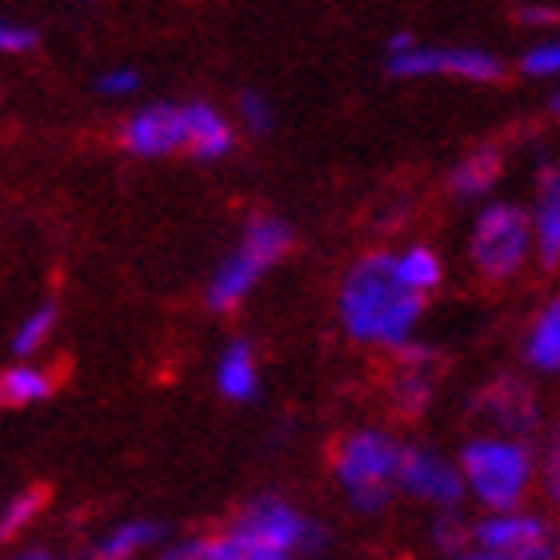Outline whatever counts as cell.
<instances>
[{
  "mask_svg": "<svg viewBox=\"0 0 560 560\" xmlns=\"http://www.w3.org/2000/svg\"><path fill=\"white\" fill-rule=\"evenodd\" d=\"M420 308H424V296L400 284L397 260L388 253L361 257L340 284V320L349 328V337L364 345L400 349L405 340H412Z\"/></svg>",
  "mask_w": 560,
  "mask_h": 560,
  "instance_id": "obj_1",
  "label": "cell"
},
{
  "mask_svg": "<svg viewBox=\"0 0 560 560\" xmlns=\"http://www.w3.org/2000/svg\"><path fill=\"white\" fill-rule=\"evenodd\" d=\"M325 533L277 497H260L236 516L224 537L212 540L217 560H301L320 552Z\"/></svg>",
  "mask_w": 560,
  "mask_h": 560,
  "instance_id": "obj_2",
  "label": "cell"
},
{
  "mask_svg": "<svg viewBox=\"0 0 560 560\" xmlns=\"http://www.w3.org/2000/svg\"><path fill=\"white\" fill-rule=\"evenodd\" d=\"M460 480L465 492L477 497L492 513H513L525 501L537 460L525 441H509V436H472L460 448Z\"/></svg>",
  "mask_w": 560,
  "mask_h": 560,
  "instance_id": "obj_3",
  "label": "cell"
},
{
  "mask_svg": "<svg viewBox=\"0 0 560 560\" xmlns=\"http://www.w3.org/2000/svg\"><path fill=\"white\" fill-rule=\"evenodd\" d=\"M397 460L400 444L388 432L361 429L345 436V444L337 448V480L361 513L385 509L388 497L397 492Z\"/></svg>",
  "mask_w": 560,
  "mask_h": 560,
  "instance_id": "obj_4",
  "label": "cell"
},
{
  "mask_svg": "<svg viewBox=\"0 0 560 560\" xmlns=\"http://www.w3.org/2000/svg\"><path fill=\"white\" fill-rule=\"evenodd\" d=\"M289 245H292V229L284 221H277V217H257V221L248 224L245 236H241V248L224 260L209 284L212 313H229V308H236V304L245 301L248 289L289 253Z\"/></svg>",
  "mask_w": 560,
  "mask_h": 560,
  "instance_id": "obj_5",
  "label": "cell"
},
{
  "mask_svg": "<svg viewBox=\"0 0 560 560\" xmlns=\"http://www.w3.org/2000/svg\"><path fill=\"white\" fill-rule=\"evenodd\" d=\"M528 248H533V221L521 205L504 200V205L480 209L477 224H472V241H468V257L485 277H513L528 260Z\"/></svg>",
  "mask_w": 560,
  "mask_h": 560,
  "instance_id": "obj_6",
  "label": "cell"
},
{
  "mask_svg": "<svg viewBox=\"0 0 560 560\" xmlns=\"http://www.w3.org/2000/svg\"><path fill=\"white\" fill-rule=\"evenodd\" d=\"M472 549L497 560H552L560 537L545 516L513 509V513H492L480 525H472Z\"/></svg>",
  "mask_w": 560,
  "mask_h": 560,
  "instance_id": "obj_7",
  "label": "cell"
},
{
  "mask_svg": "<svg viewBox=\"0 0 560 560\" xmlns=\"http://www.w3.org/2000/svg\"><path fill=\"white\" fill-rule=\"evenodd\" d=\"M397 489L417 497V501L432 504L436 513H456L460 501H465L460 468H456L448 456L436 453V448H424V444H400Z\"/></svg>",
  "mask_w": 560,
  "mask_h": 560,
  "instance_id": "obj_8",
  "label": "cell"
},
{
  "mask_svg": "<svg viewBox=\"0 0 560 560\" xmlns=\"http://www.w3.org/2000/svg\"><path fill=\"white\" fill-rule=\"evenodd\" d=\"M393 77H456V81H497L501 77V60L485 52V48L468 45H412L397 57H388Z\"/></svg>",
  "mask_w": 560,
  "mask_h": 560,
  "instance_id": "obj_9",
  "label": "cell"
},
{
  "mask_svg": "<svg viewBox=\"0 0 560 560\" xmlns=\"http://www.w3.org/2000/svg\"><path fill=\"white\" fill-rule=\"evenodd\" d=\"M472 412L485 424L501 429V436H509V441H525L540 424L537 393L513 373L497 376V381H489V385L480 388L477 397H472Z\"/></svg>",
  "mask_w": 560,
  "mask_h": 560,
  "instance_id": "obj_10",
  "label": "cell"
},
{
  "mask_svg": "<svg viewBox=\"0 0 560 560\" xmlns=\"http://www.w3.org/2000/svg\"><path fill=\"white\" fill-rule=\"evenodd\" d=\"M120 140L137 156H168V152L185 149V108L176 105L140 108L137 117L125 120Z\"/></svg>",
  "mask_w": 560,
  "mask_h": 560,
  "instance_id": "obj_11",
  "label": "cell"
},
{
  "mask_svg": "<svg viewBox=\"0 0 560 560\" xmlns=\"http://www.w3.org/2000/svg\"><path fill=\"white\" fill-rule=\"evenodd\" d=\"M397 381H393V397H397V409L417 417V412L429 409L432 388H436V352L429 345H417V340H405L397 349Z\"/></svg>",
  "mask_w": 560,
  "mask_h": 560,
  "instance_id": "obj_12",
  "label": "cell"
},
{
  "mask_svg": "<svg viewBox=\"0 0 560 560\" xmlns=\"http://www.w3.org/2000/svg\"><path fill=\"white\" fill-rule=\"evenodd\" d=\"M533 221V241L545 265H560V168H545L537 185V212Z\"/></svg>",
  "mask_w": 560,
  "mask_h": 560,
  "instance_id": "obj_13",
  "label": "cell"
},
{
  "mask_svg": "<svg viewBox=\"0 0 560 560\" xmlns=\"http://www.w3.org/2000/svg\"><path fill=\"white\" fill-rule=\"evenodd\" d=\"M501 168H504L501 149H497V144H480V149L465 152V156L453 164L448 188H453V197H460V200H477L501 180Z\"/></svg>",
  "mask_w": 560,
  "mask_h": 560,
  "instance_id": "obj_14",
  "label": "cell"
},
{
  "mask_svg": "<svg viewBox=\"0 0 560 560\" xmlns=\"http://www.w3.org/2000/svg\"><path fill=\"white\" fill-rule=\"evenodd\" d=\"M185 149L197 161H217L233 149V129L212 105H185Z\"/></svg>",
  "mask_w": 560,
  "mask_h": 560,
  "instance_id": "obj_15",
  "label": "cell"
},
{
  "mask_svg": "<svg viewBox=\"0 0 560 560\" xmlns=\"http://www.w3.org/2000/svg\"><path fill=\"white\" fill-rule=\"evenodd\" d=\"M525 361L540 373H560V296L545 304L525 337Z\"/></svg>",
  "mask_w": 560,
  "mask_h": 560,
  "instance_id": "obj_16",
  "label": "cell"
},
{
  "mask_svg": "<svg viewBox=\"0 0 560 560\" xmlns=\"http://www.w3.org/2000/svg\"><path fill=\"white\" fill-rule=\"evenodd\" d=\"M217 388H221L229 400H253L257 397V361H253V349L245 340H236L221 352V364H217Z\"/></svg>",
  "mask_w": 560,
  "mask_h": 560,
  "instance_id": "obj_17",
  "label": "cell"
},
{
  "mask_svg": "<svg viewBox=\"0 0 560 560\" xmlns=\"http://www.w3.org/2000/svg\"><path fill=\"white\" fill-rule=\"evenodd\" d=\"M164 537V525L156 521H129V525H117L101 545H96L93 560H129L140 549H149Z\"/></svg>",
  "mask_w": 560,
  "mask_h": 560,
  "instance_id": "obj_18",
  "label": "cell"
},
{
  "mask_svg": "<svg viewBox=\"0 0 560 560\" xmlns=\"http://www.w3.org/2000/svg\"><path fill=\"white\" fill-rule=\"evenodd\" d=\"M393 260H397V280L409 292H417V296L432 292L444 277L441 257H436L432 248H424V245H412L409 253H400V257H393Z\"/></svg>",
  "mask_w": 560,
  "mask_h": 560,
  "instance_id": "obj_19",
  "label": "cell"
},
{
  "mask_svg": "<svg viewBox=\"0 0 560 560\" xmlns=\"http://www.w3.org/2000/svg\"><path fill=\"white\" fill-rule=\"evenodd\" d=\"M48 393H52V381L40 369H28V364H16V369H9V373L0 376V405H12V409L36 405Z\"/></svg>",
  "mask_w": 560,
  "mask_h": 560,
  "instance_id": "obj_20",
  "label": "cell"
},
{
  "mask_svg": "<svg viewBox=\"0 0 560 560\" xmlns=\"http://www.w3.org/2000/svg\"><path fill=\"white\" fill-rule=\"evenodd\" d=\"M45 501H48V489L36 485V489H24L21 497H12V501L4 504V513H0V549H4L24 525H33L36 513L45 509Z\"/></svg>",
  "mask_w": 560,
  "mask_h": 560,
  "instance_id": "obj_21",
  "label": "cell"
},
{
  "mask_svg": "<svg viewBox=\"0 0 560 560\" xmlns=\"http://www.w3.org/2000/svg\"><path fill=\"white\" fill-rule=\"evenodd\" d=\"M432 540L444 557H465L472 549V525L460 521L456 513H436V525H432Z\"/></svg>",
  "mask_w": 560,
  "mask_h": 560,
  "instance_id": "obj_22",
  "label": "cell"
},
{
  "mask_svg": "<svg viewBox=\"0 0 560 560\" xmlns=\"http://www.w3.org/2000/svg\"><path fill=\"white\" fill-rule=\"evenodd\" d=\"M52 325H57V308H52V304H40V308H36V313L28 316L21 328H16V337H12V352H16V357H28V352H36L48 340Z\"/></svg>",
  "mask_w": 560,
  "mask_h": 560,
  "instance_id": "obj_23",
  "label": "cell"
},
{
  "mask_svg": "<svg viewBox=\"0 0 560 560\" xmlns=\"http://www.w3.org/2000/svg\"><path fill=\"white\" fill-rule=\"evenodd\" d=\"M521 69H525V77H560V36L528 48L521 57Z\"/></svg>",
  "mask_w": 560,
  "mask_h": 560,
  "instance_id": "obj_24",
  "label": "cell"
},
{
  "mask_svg": "<svg viewBox=\"0 0 560 560\" xmlns=\"http://www.w3.org/2000/svg\"><path fill=\"white\" fill-rule=\"evenodd\" d=\"M540 485H545V497L560 513V432H552L545 453H540Z\"/></svg>",
  "mask_w": 560,
  "mask_h": 560,
  "instance_id": "obj_25",
  "label": "cell"
},
{
  "mask_svg": "<svg viewBox=\"0 0 560 560\" xmlns=\"http://www.w3.org/2000/svg\"><path fill=\"white\" fill-rule=\"evenodd\" d=\"M241 120H245L253 132H269L272 129V108L260 93H241Z\"/></svg>",
  "mask_w": 560,
  "mask_h": 560,
  "instance_id": "obj_26",
  "label": "cell"
},
{
  "mask_svg": "<svg viewBox=\"0 0 560 560\" xmlns=\"http://www.w3.org/2000/svg\"><path fill=\"white\" fill-rule=\"evenodd\" d=\"M137 84H140V77L132 69H113L96 81V89L105 96H129V93H137Z\"/></svg>",
  "mask_w": 560,
  "mask_h": 560,
  "instance_id": "obj_27",
  "label": "cell"
},
{
  "mask_svg": "<svg viewBox=\"0 0 560 560\" xmlns=\"http://www.w3.org/2000/svg\"><path fill=\"white\" fill-rule=\"evenodd\" d=\"M36 45L33 28H21V24H0V52H24V48Z\"/></svg>",
  "mask_w": 560,
  "mask_h": 560,
  "instance_id": "obj_28",
  "label": "cell"
},
{
  "mask_svg": "<svg viewBox=\"0 0 560 560\" xmlns=\"http://www.w3.org/2000/svg\"><path fill=\"white\" fill-rule=\"evenodd\" d=\"M156 560H217V557H212V540H180L173 549H164V557Z\"/></svg>",
  "mask_w": 560,
  "mask_h": 560,
  "instance_id": "obj_29",
  "label": "cell"
},
{
  "mask_svg": "<svg viewBox=\"0 0 560 560\" xmlns=\"http://www.w3.org/2000/svg\"><path fill=\"white\" fill-rule=\"evenodd\" d=\"M521 21H525V24H557L560 16L552 9H525V12H521Z\"/></svg>",
  "mask_w": 560,
  "mask_h": 560,
  "instance_id": "obj_30",
  "label": "cell"
},
{
  "mask_svg": "<svg viewBox=\"0 0 560 560\" xmlns=\"http://www.w3.org/2000/svg\"><path fill=\"white\" fill-rule=\"evenodd\" d=\"M12 560H52L45 549H28V552H21V557H12Z\"/></svg>",
  "mask_w": 560,
  "mask_h": 560,
  "instance_id": "obj_31",
  "label": "cell"
},
{
  "mask_svg": "<svg viewBox=\"0 0 560 560\" xmlns=\"http://www.w3.org/2000/svg\"><path fill=\"white\" fill-rule=\"evenodd\" d=\"M456 560H497V557H489V552H480V549H468L465 557H456Z\"/></svg>",
  "mask_w": 560,
  "mask_h": 560,
  "instance_id": "obj_32",
  "label": "cell"
},
{
  "mask_svg": "<svg viewBox=\"0 0 560 560\" xmlns=\"http://www.w3.org/2000/svg\"><path fill=\"white\" fill-rule=\"evenodd\" d=\"M552 108H557V113H560V93H557V96H552Z\"/></svg>",
  "mask_w": 560,
  "mask_h": 560,
  "instance_id": "obj_33",
  "label": "cell"
},
{
  "mask_svg": "<svg viewBox=\"0 0 560 560\" xmlns=\"http://www.w3.org/2000/svg\"><path fill=\"white\" fill-rule=\"evenodd\" d=\"M89 560H93V557H89Z\"/></svg>",
  "mask_w": 560,
  "mask_h": 560,
  "instance_id": "obj_34",
  "label": "cell"
}]
</instances>
